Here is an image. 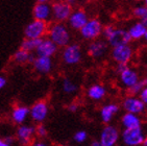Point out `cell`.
<instances>
[{
    "label": "cell",
    "mask_w": 147,
    "mask_h": 146,
    "mask_svg": "<svg viewBox=\"0 0 147 146\" xmlns=\"http://www.w3.org/2000/svg\"><path fill=\"white\" fill-rule=\"evenodd\" d=\"M101 36L105 38L109 45L114 47L118 45L129 44L131 42V38L126 29L116 28L112 25H107L102 27Z\"/></svg>",
    "instance_id": "1"
},
{
    "label": "cell",
    "mask_w": 147,
    "mask_h": 146,
    "mask_svg": "<svg viewBox=\"0 0 147 146\" xmlns=\"http://www.w3.org/2000/svg\"><path fill=\"white\" fill-rule=\"evenodd\" d=\"M49 39L57 46V47H65L70 43L71 36L67 26L64 22H55L48 27L47 31Z\"/></svg>",
    "instance_id": "2"
},
{
    "label": "cell",
    "mask_w": 147,
    "mask_h": 146,
    "mask_svg": "<svg viewBox=\"0 0 147 146\" xmlns=\"http://www.w3.org/2000/svg\"><path fill=\"white\" fill-rule=\"evenodd\" d=\"M36 128L26 125H21L17 129V137L18 140L22 144H29L32 140V137L34 135Z\"/></svg>",
    "instance_id": "21"
},
{
    "label": "cell",
    "mask_w": 147,
    "mask_h": 146,
    "mask_svg": "<svg viewBox=\"0 0 147 146\" xmlns=\"http://www.w3.org/2000/svg\"><path fill=\"white\" fill-rule=\"evenodd\" d=\"M34 67L41 74H47L52 70V59L48 56H38L34 59Z\"/></svg>",
    "instance_id": "18"
},
{
    "label": "cell",
    "mask_w": 147,
    "mask_h": 146,
    "mask_svg": "<svg viewBox=\"0 0 147 146\" xmlns=\"http://www.w3.org/2000/svg\"><path fill=\"white\" fill-rule=\"evenodd\" d=\"M38 2H46V3H49L51 0H37Z\"/></svg>",
    "instance_id": "39"
},
{
    "label": "cell",
    "mask_w": 147,
    "mask_h": 146,
    "mask_svg": "<svg viewBox=\"0 0 147 146\" xmlns=\"http://www.w3.org/2000/svg\"><path fill=\"white\" fill-rule=\"evenodd\" d=\"M146 132L142 125L131 128H124L122 134H120L122 143L126 146H139L143 144Z\"/></svg>",
    "instance_id": "3"
},
{
    "label": "cell",
    "mask_w": 147,
    "mask_h": 146,
    "mask_svg": "<svg viewBox=\"0 0 147 146\" xmlns=\"http://www.w3.org/2000/svg\"><path fill=\"white\" fill-rule=\"evenodd\" d=\"M57 46L54 44L50 39H42L39 46L36 49V53L38 56H48L51 57L57 53Z\"/></svg>",
    "instance_id": "16"
},
{
    "label": "cell",
    "mask_w": 147,
    "mask_h": 146,
    "mask_svg": "<svg viewBox=\"0 0 147 146\" xmlns=\"http://www.w3.org/2000/svg\"><path fill=\"white\" fill-rule=\"evenodd\" d=\"M119 139H120V132L118 128L114 125L107 124V126L103 127L100 132L99 142L100 146H115L118 143Z\"/></svg>",
    "instance_id": "8"
},
{
    "label": "cell",
    "mask_w": 147,
    "mask_h": 146,
    "mask_svg": "<svg viewBox=\"0 0 147 146\" xmlns=\"http://www.w3.org/2000/svg\"><path fill=\"white\" fill-rule=\"evenodd\" d=\"M77 110H78V105H77V103H70L68 105V111L69 112H76Z\"/></svg>",
    "instance_id": "32"
},
{
    "label": "cell",
    "mask_w": 147,
    "mask_h": 146,
    "mask_svg": "<svg viewBox=\"0 0 147 146\" xmlns=\"http://www.w3.org/2000/svg\"><path fill=\"white\" fill-rule=\"evenodd\" d=\"M13 59L14 62H16L17 64L20 65H24V64H29V63H32L34 59V54L29 52V51L23 50L20 48L19 50L14 54L13 56Z\"/></svg>",
    "instance_id": "23"
},
{
    "label": "cell",
    "mask_w": 147,
    "mask_h": 146,
    "mask_svg": "<svg viewBox=\"0 0 147 146\" xmlns=\"http://www.w3.org/2000/svg\"><path fill=\"white\" fill-rule=\"evenodd\" d=\"M48 23L42 20L34 19L30 22L24 29L25 38H32V39H43V36L47 34L48 31Z\"/></svg>",
    "instance_id": "5"
},
{
    "label": "cell",
    "mask_w": 147,
    "mask_h": 146,
    "mask_svg": "<svg viewBox=\"0 0 147 146\" xmlns=\"http://www.w3.org/2000/svg\"><path fill=\"white\" fill-rule=\"evenodd\" d=\"M112 59L117 64H128L129 61L133 57L134 50L129 44H124V45H118L112 47Z\"/></svg>",
    "instance_id": "7"
},
{
    "label": "cell",
    "mask_w": 147,
    "mask_h": 146,
    "mask_svg": "<svg viewBox=\"0 0 147 146\" xmlns=\"http://www.w3.org/2000/svg\"><path fill=\"white\" fill-rule=\"evenodd\" d=\"M140 21H141V22L143 23V24H144V25L147 27V11L145 13L144 16H143V17H142L141 19H140Z\"/></svg>",
    "instance_id": "35"
},
{
    "label": "cell",
    "mask_w": 147,
    "mask_h": 146,
    "mask_svg": "<svg viewBox=\"0 0 147 146\" xmlns=\"http://www.w3.org/2000/svg\"><path fill=\"white\" fill-rule=\"evenodd\" d=\"M65 1L66 2H68L69 4H71V5H73V4L78 2V0H65Z\"/></svg>",
    "instance_id": "36"
},
{
    "label": "cell",
    "mask_w": 147,
    "mask_h": 146,
    "mask_svg": "<svg viewBox=\"0 0 147 146\" xmlns=\"http://www.w3.org/2000/svg\"><path fill=\"white\" fill-rule=\"evenodd\" d=\"M145 30H146V26H145L141 21H139V22H137V23H134L133 25L127 29L131 40L143 39Z\"/></svg>",
    "instance_id": "22"
},
{
    "label": "cell",
    "mask_w": 147,
    "mask_h": 146,
    "mask_svg": "<svg viewBox=\"0 0 147 146\" xmlns=\"http://www.w3.org/2000/svg\"><path fill=\"white\" fill-rule=\"evenodd\" d=\"M42 41V39H32V38H25V40H23V42L21 43V49L26 51H34L37 49L39 46L40 42Z\"/></svg>",
    "instance_id": "25"
},
{
    "label": "cell",
    "mask_w": 147,
    "mask_h": 146,
    "mask_svg": "<svg viewBox=\"0 0 147 146\" xmlns=\"http://www.w3.org/2000/svg\"><path fill=\"white\" fill-rule=\"evenodd\" d=\"M29 115V109L26 107H17L11 113V119L15 123L22 124Z\"/></svg>",
    "instance_id": "24"
},
{
    "label": "cell",
    "mask_w": 147,
    "mask_h": 146,
    "mask_svg": "<svg viewBox=\"0 0 147 146\" xmlns=\"http://www.w3.org/2000/svg\"><path fill=\"white\" fill-rule=\"evenodd\" d=\"M0 146H6L5 142H4L3 140H1V139H0Z\"/></svg>",
    "instance_id": "40"
},
{
    "label": "cell",
    "mask_w": 147,
    "mask_h": 146,
    "mask_svg": "<svg viewBox=\"0 0 147 146\" xmlns=\"http://www.w3.org/2000/svg\"><path fill=\"white\" fill-rule=\"evenodd\" d=\"M139 97H140L141 100L147 105V84L143 88V89H142L141 92L139 93Z\"/></svg>",
    "instance_id": "31"
},
{
    "label": "cell",
    "mask_w": 147,
    "mask_h": 146,
    "mask_svg": "<svg viewBox=\"0 0 147 146\" xmlns=\"http://www.w3.org/2000/svg\"><path fill=\"white\" fill-rule=\"evenodd\" d=\"M63 61L69 66L78 64L82 61V52L80 46L77 44H68L66 45L63 51Z\"/></svg>",
    "instance_id": "9"
},
{
    "label": "cell",
    "mask_w": 147,
    "mask_h": 146,
    "mask_svg": "<svg viewBox=\"0 0 147 146\" xmlns=\"http://www.w3.org/2000/svg\"><path fill=\"white\" fill-rule=\"evenodd\" d=\"M34 145H37V146H45L46 144L43 143V142H37V143H34Z\"/></svg>",
    "instance_id": "38"
},
{
    "label": "cell",
    "mask_w": 147,
    "mask_h": 146,
    "mask_svg": "<svg viewBox=\"0 0 147 146\" xmlns=\"http://www.w3.org/2000/svg\"><path fill=\"white\" fill-rule=\"evenodd\" d=\"M122 107L125 112L134 113L138 115H141L146 111V104L141 100L139 96L136 95H130L124 98L122 102Z\"/></svg>",
    "instance_id": "10"
},
{
    "label": "cell",
    "mask_w": 147,
    "mask_h": 146,
    "mask_svg": "<svg viewBox=\"0 0 147 146\" xmlns=\"http://www.w3.org/2000/svg\"><path fill=\"white\" fill-rule=\"evenodd\" d=\"M87 95L90 99L94 101H100L105 98L107 95V89L105 86L100 84H92L88 90H87Z\"/></svg>",
    "instance_id": "20"
},
{
    "label": "cell",
    "mask_w": 147,
    "mask_h": 146,
    "mask_svg": "<svg viewBox=\"0 0 147 146\" xmlns=\"http://www.w3.org/2000/svg\"><path fill=\"white\" fill-rule=\"evenodd\" d=\"M146 84H147V77L139 79V82H136L133 87H130L129 89H128V91L130 92L131 95H139V93L141 92V90L146 86Z\"/></svg>",
    "instance_id": "27"
},
{
    "label": "cell",
    "mask_w": 147,
    "mask_h": 146,
    "mask_svg": "<svg viewBox=\"0 0 147 146\" xmlns=\"http://www.w3.org/2000/svg\"><path fill=\"white\" fill-rule=\"evenodd\" d=\"M48 104L46 101L41 100L37 103H34L32 107L29 109V115L31 119L36 122H42L46 119L48 115Z\"/></svg>",
    "instance_id": "13"
},
{
    "label": "cell",
    "mask_w": 147,
    "mask_h": 146,
    "mask_svg": "<svg viewBox=\"0 0 147 146\" xmlns=\"http://www.w3.org/2000/svg\"><path fill=\"white\" fill-rule=\"evenodd\" d=\"M143 39L147 42V27H146V30H145V34H144V36H143Z\"/></svg>",
    "instance_id": "41"
},
{
    "label": "cell",
    "mask_w": 147,
    "mask_h": 146,
    "mask_svg": "<svg viewBox=\"0 0 147 146\" xmlns=\"http://www.w3.org/2000/svg\"><path fill=\"white\" fill-rule=\"evenodd\" d=\"M109 48V44L105 40L95 39L89 44L88 46V53L93 59H101L107 53Z\"/></svg>",
    "instance_id": "11"
},
{
    "label": "cell",
    "mask_w": 147,
    "mask_h": 146,
    "mask_svg": "<svg viewBox=\"0 0 147 146\" xmlns=\"http://www.w3.org/2000/svg\"><path fill=\"white\" fill-rule=\"evenodd\" d=\"M142 145L147 146V136L145 137V139H144V141H143V144H142Z\"/></svg>",
    "instance_id": "42"
},
{
    "label": "cell",
    "mask_w": 147,
    "mask_h": 146,
    "mask_svg": "<svg viewBox=\"0 0 147 146\" xmlns=\"http://www.w3.org/2000/svg\"><path fill=\"white\" fill-rule=\"evenodd\" d=\"M119 105L116 103H107L100 110V118L103 123L109 124L111 121L113 120L114 117L118 114Z\"/></svg>",
    "instance_id": "17"
},
{
    "label": "cell",
    "mask_w": 147,
    "mask_h": 146,
    "mask_svg": "<svg viewBox=\"0 0 147 146\" xmlns=\"http://www.w3.org/2000/svg\"><path fill=\"white\" fill-rule=\"evenodd\" d=\"M92 146H100V142L99 141H93L92 143H91Z\"/></svg>",
    "instance_id": "37"
},
{
    "label": "cell",
    "mask_w": 147,
    "mask_h": 146,
    "mask_svg": "<svg viewBox=\"0 0 147 146\" xmlns=\"http://www.w3.org/2000/svg\"><path fill=\"white\" fill-rule=\"evenodd\" d=\"M102 27L103 26L98 19H89L85 25L79 29V31L85 40L93 41L95 39H98L99 36H101Z\"/></svg>",
    "instance_id": "4"
},
{
    "label": "cell",
    "mask_w": 147,
    "mask_h": 146,
    "mask_svg": "<svg viewBox=\"0 0 147 146\" xmlns=\"http://www.w3.org/2000/svg\"><path fill=\"white\" fill-rule=\"evenodd\" d=\"M121 125L123 128H131L142 125V120L140 115L134 113L125 112V114L121 117Z\"/></svg>",
    "instance_id": "19"
},
{
    "label": "cell",
    "mask_w": 147,
    "mask_h": 146,
    "mask_svg": "<svg viewBox=\"0 0 147 146\" xmlns=\"http://www.w3.org/2000/svg\"><path fill=\"white\" fill-rule=\"evenodd\" d=\"M89 20V17L87 13L82 9H77V11H72L71 15L68 18V24L71 28L75 30H79L82 26L85 25L86 22Z\"/></svg>",
    "instance_id": "14"
},
{
    "label": "cell",
    "mask_w": 147,
    "mask_h": 146,
    "mask_svg": "<svg viewBox=\"0 0 147 146\" xmlns=\"http://www.w3.org/2000/svg\"><path fill=\"white\" fill-rule=\"evenodd\" d=\"M146 11H147V7L145 5H138V6H136V7L134 9L133 14L136 18L141 19V18L145 15V13H146Z\"/></svg>",
    "instance_id": "29"
},
{
    "label": "cell",
    "mask_w": 147,
    "mask_h": 146,
    "mask_svg": "<svg viewBox=\"0 0 147 146\" xmlns=\"http://www.w3.org/2000/svg\"><path fill=\"white\" fill-rule=\"evenodd\" d=\"M6 84V79L3 76H0V90Z\"/></svg>",
    "instance_id": "34"
},
{
    "label": "cell",
    "mask_w": 147,
    "mask_h": 146,
    "mask_svg": "<svg viewBox=\"0 0 147 146\" xmlns=\"http://www.w3.org/2000/svg\"><path fill=\"white\" fill-rule=\"evenodd\" d=\"M144 5L147 7V0H144Z\"/></svg>",
    "instance_id": "43"
},
{
    "label": "cell",
    "mask_w": 147,
    "mask_h": 146,
    "mask_svg": "<svg viewBox=\"0 0 147 146\" xmlns=\"http://www.w3.org/2000/svg\"><path fill=\"white\" fill-rule=\"evenodd\" d=\"M36 134L39 136L40 138H45L47 136V129L45 128L44 125H39V126L36 128Z\"/></svg>",
    "instance_id": "30"
},
{
    "label": "cell",
    "mask_w": 147,
    "mask_h": 146,
    "mask_svg": "<svg viewBox=\"0 0 147 146\" xmlns=\"http://www.w3.org/2000/svg\"><path fill=\"white\" fill-rule=\"evenodd\" d=\"M72 13V5L65 0L57 1L51 5V15L55 22H65Z\"/></svg>",
    "instance_id": "6"
},
{
    "label": "cell",
    "mask_w": 147,
    "mask_h": 146,
    "mask_svg": "<svg viewBox=\"0 0 147 146\" xmlns=\"http://www.w3.org/2000/svg\"><path fill=\"white\" fill-rule=\"evenodd\" d=\"M73 139L76 143H84L88 139V134L85 130H78V132H75Z\"/></svg>",
    "instance_id": "28"
},
{
    "label": "cell",
    "mask_w": 147,
    "mask_h": 146,
    "mask_svg": "<svg viewBox=\"0 0 147 146\" xmlns=\"http://www.w3.org/2000/svg\"><path fill=\"white\" fill-rule=\"evenodd\" d=\"M62 88H63V91H64L66 94H74V93L77 91V86L69 78L63 79Z\"/></svg>",
    "instance_id": "26"
},
{
    "label": "cell",
    "mask_w": 147,
    "mask_h": 146,
    "mask_svg": "<svg viewBox=\"0 0 147 146\" xmlns=\"http://www.w3.org/2000/svg\"><path fill=\"white\" fill-rule=\"evenodd\" d=\"M34 18L37 20H42L45 22H48L52 18L51 15V5L46 2H38L32 11Z\"/></svg>",
    "instance_id": "15"
},
{
    "label": "cell",
    "mask_w": 147,
    "mask_h": 146,
    "mask_svg": "<svg viewBox=\"0 0 147 146\" xmlns=\"http://www.w3.org/2000/svg\"><path fill=\"white\" fill-rule=\"evenodd\" d=\"M119 79H120V82H121L122 86L128 90L130 87H133L136 82H139L140 76H139V73L135 69L127 66L124 70H122L121 72L119 73Z\"/></svg>",
    "instance_id": "12"
},
{
    "label": "cell",
    "mask_w": 147,
    "mask_h": 146,
    "mask_svg": "<svg viewBox=\"0 0 147 146\" xmlns=\"http://www.w3.org/2000/svg\"><path fill=\"white\" fill-rule=\"evenodd\" d=\"M4 142H5V144H6V146H9V145H13V143H14V139L13 138H5L4 139Z\"/></svg>",
    "instance_id": "33"
}]
</instances>
